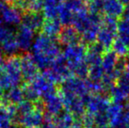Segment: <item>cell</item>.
I'll use <instances>...</instances> for the list:
<instances>
[{
  "instance_id": "cell-10",
  "label": "cell",
  "mask_w": 129,
  "mask_h": 128,
  "mask_svg": "<svg viewBox=\"0 0 129 128\" xmlns=\"http://www.w3.org/2000/svg\"><path fill=\"white\" fill-rule=\"evenodd\" d=\"M21 16L22 14L21 11L12 4H5L0 12L2 23L11 26L21 23Z\"/></svg>"
},
{
  "instance_id": "cell-1",
  "label": "cell",
  "mask_w": 129,
  "mask_h": 128,
  "mask_svg": "<svg viewBox=\"0 0 129 128\" xmlns=\"http://www.w3.org/2000/svg\"><path fill=\"white\" fill-rule=\"evenodd\" d=\"M31 56L39 69H48L60 52V43L56 38L41 33L35 38Z\"/></svg>"
},
{
  "instance_id": "cell-4",
  "label": "cell",
  "mask_w": 129,
  "mask_h": 128,
  "mask_svg": "<svg viewBox=\"0 0 129 128\" xmlns=\"http://www.w3.org/2000/svg\"><path fill=\"white\" fill-rule=\"evenodd\" d=\"M59 92L60 94H70L83 99L89 95L86 79H82L75 76H71L60 83Z\"/></svg>"
},
{
  "instance_id": "cell-34",
  "label": "cell",
  "mask_w": 129,
  "mask_h": 128,
  "mask_svg": "<svg viewBox=\"0 0 129 128\" xmlns=\"http://www.w3.org/2000/svg\"><path fill=\"white\" fill-rule=\"evenodd\" d=\"M85 1L88 3H91V2H93V1H96V0H85ZM101 1H104V0H101Z\"/></svg>"
},
{
  "instance_id": "cell-26",
  "label": "cell",
  "mask_w": 129,
  "mask_h": 128,
  "mask_svg": "<svg viewBox=\"0 0 129 128\" xmlns=\"http://www.w3.org/2000/svg\"><path fill=\"white\" fill-rule=\"evenodd\" d=\"M111 50H113L118 55V56H127V55H128L129 48L119 38H117L112 45Z\"/></svg>"
},
{
  "instance_id": "cell-21",
  "label": "cell",
  "mask_w": 129,
  "mask_h": 128,
  "mask_svg": "<svg viewBox=\"0 0 129 128\" xmlns=\"http://www.w3.org/2000/svg\"><path fill=\"white\" fill-rule=\"evenodd\" d=\"M74 117L68 111H62L55 117L56 128H72Z\"/></svg>"
},
{
  "instance_id": "cell-31",
  "label": "cell",
  "mask_w": 129,
  "mask_h": 128,
  "mask_svg": "<svg viewBox=\"0 0 129 128\" xmlns=\"http://www.w3.org/2000/svg\"><path fill=\"white\" fill-rule=\"evenodd\" d=\"M3 90H4V89H3V87L1 85V82H0V100H1V99L3 98V94H4Z\"/></svg>"
},
{
  "instance_id": "cell-18",
  "label": "cell",
  "mask_w": 129,
  "mask_h": 128,
  "mask_svg": "<svg viewBox=\"0 0 129 128\" xmlns=\"http://www.w3.org/2000/svg\"><path fill=\"white\" fill-rule=\"evenodd\" d=\"M118 56L113 50L108 51L104 54L102 56V61H101V66H102L105 74H114V68L117 63ZM115 75V74H114ZM116 77V75H115Z\"/></svg>"
},
{
  "instance_id": "cell-20",
  "label": "cell",
  "mask_w": 129,
  "mask_h": 128,
  "mask_svg": "<svg viewBox=\"0 0 129 128\" xmlns=\"http://www.w3.org/2000/svg\"><path fill=\"white\" fill-rule=\"evenodd\" d=\"M14 6L24 12H40L43 8V0H18Z\"/></svg>"
},
{
  "instance_id": "cell-28",
  "label": "cell",
  "mask_w": 129,
  "mask_h": 128,
  "mask_svg": "<svg viewBox=\"0 0 129 128\" xmlns=\"http://www.w3.org/2000/svg\"><path fill=\"white\" fill-rule=\"evenodd\" d=\"M11 113H12L8 110V109H6L3 106H0V123H7L11 116Z\"/></svg>"
},
{
  "instance_id": "cell-13",
  "label": "cell",
  "mask_w": 129,
  "mask_h": 128,
  "mask_svg": "<svg viewBox=\"0 0 129 128\" xmlns=\"http://www.w3.org/2000/svg\"><path fill=\"white\" fill-rule=\"evenodd\" d=\"M58 41L60 45L69 46L82 42L81 35L72 25L63 26L58 36Z\"/></svg>"
},
{
  "instance_id": "cell-11",
  "label": "cell",
  "mask_w": 129,
  "mask_h": 128,
  "mask_svg": "<svg viewBox=\"0 0 129 128\" xmlns=\"http://www.w3.org/2000/svg\"><path fill=\"white\" fill-rule=\"evenodd\" d=\"M117 38V28L101 25L98 33L96 42L103 47L106 52L110 51L114 40Z\"/></svg>"
},
{
  "instance_id": "cell-14",
  "label": "cell",
  "mask_w": 129,
  "mask_h": 128,
  "mask_svg": "<svg viewBox=\"0 0 129 128\" xmlns=\"http://www.w3.org/2000/svg\"><path fill=\"white\" fill-rule=\"evenodd\" d=\"M125 7L118 0H104L103 1V15L110 17L119 19L123 12Z\"/></svg>"
},
{
  "instance_id": "cell-25",
  "label": "cell",
  "mask_w": 129,
  "mask_h": 128,
  "mask_svg": "<svg viewBox=\"0 0 129 128\" xmlns=\"http://www.w3.org/2000/svg\"><path fill=\"white\" fill-rule=\"evenodd\" d=\"M105 72L101 65L90 67L88 71L87 79L92 82H101L104 77Z\"/></svg>"
},
{
  "instance_id": "cell-6",
  "label": "cell",
  "mask_w": 129,
  "mask_h": 128,
  "mask_svg": "<svg viewBox=\"0 0 129 128\" xmlns=\"http://www.w3.org/2000/svg\"><path fill=\"white\" fill-rule=\"evenodd\" d=\"M87 47L83 42L66 46L61 53L69 66V69L85 60Z\"/></svg>"
},
{
  "instance_id": "cell-2",
  "label": "cell",
  "mask_w": 129,
  "mask_h": 128,
  "mask_svg": "<svg viewBox=\"0 0 129 128\" xmlns=\"http://www.w3.org/2000/svg\"><path fill=\"white\" fill-rule=\"evenodd\" d=\"M23 81L21 69V58L9 57L0 65V82L3 89L9 90L20 87Z\"/></svg>"
},
{
  "instance_id": "cell-7",
  "label": "cell",
  "mask_w": 129,
  "mask_h": 128,
  "mask_svg": "<svg viewBox=\"0 0 129 128\" xmlns=\"http://www.w3.org/2000/svg\"><path fill=\"white\" fill-rule=\"evenodd\" d=\"M45 17L40 12H24L21 16V24L22 26L32 30L33 32L42 30Z\"/></svg>"
},
{
  "instance_id": "cell-24",
  "label": "cell",
  "mask_w": 129,
  "mask_h": 128,
  "mask_svg": "<svg viewBox=\"0 0 129 128\" xmlns=\"http://www.w3.org/2000/svg\"><path fill=\"white\" fill-rule=\"evenodd\" d=\"M58 20L63 26L72 25L73 20H74V13H72L69 9L66 8L64 6L63 3H61L60 8Z\"/></svg>"
},
{
  "instance_id": "cell-33",
  "label": "cell",
  "mask_w": 129,
  "mask_h": 128,
  "mask_svg": "<svg viewBox=\"0 0 129 128\" xmlns=\"http://www.w3.org/2000/svg\"><path fill=\"white\" fill-rule=\"evenodd\" d=\"M126 107H127V109L129 110V97H128V99H127V103H126Z\"/></svg>"
},
{
  "instance_id": "cell-32",
  "label": "cell",
  "mask_w": 129,
  "mask_h": 128,
  "mask_svg": "<svg viewBox=\"0 0 129 128\" xmlns=\"http://www.w3.org/2000/svg\"><path fill=\"white\" fill-rule=\"evenodd\" d=\"M4 3H3V0H0V12L2 11V8H3V6H4Z\"/></svg>"
},
{
  "instance_id": "cell-5",
  "label": "cell",
  "mask_w": 129,
  "mask_h": 128,
  "mask_svg": "<svg viewBox=\"0 0 129 128\" xmlns=\"http://www.w3.org/2000/svg\"><path fill=\"white\" fill-rule=\"evenodd\" d=\"M29 87L31 88L38 100H43L58 92L56 84L47 79L43 74H39L31 82H29Z\"/></svg>"
},
{
  "instance_id": "cell-35",
  "label": "cell",
  "mask_w": 129,
  "mask_h": 128,
  "mask_svg": "<svg viewBox=\"0 0 129 128\" xmlns=\"http://www.w3.org/2000/svg\"><path fill=\"white\" fill-rule=\"evenodd\" d=\"M58 1H59L60 3H61V2L64 3V2H66V1H68V0H58Z\"/></svg>"
},
{
  "instance_id": "cell-17",
  "label": "cell",
  "mask_w": 129,
  "mask_h": 128,
  "mask_svg": "<svg viewBox=\"0 0 129 128\" xmlns=\"http://www.w3.org/2000/svg\"><path fill=\"white\" fill-rule=\"evenodd\" d=\"M62 25L58 19H45L42 31L43 33L51 38H58L62 29Z\"/></svg>"
},
{
  "instance_id": "cell-22",
  "label": "cell",
  "mask_w": 129,
  "mask_h": 128,
  "mask_svg": "<svg viewBox=\"0 0 129 128\" xmlns=\"http://www.w3.org/2000/svg\"><path fill=\"white\" fill-rule=\"evenodd\" d=\"M117 38L129 48V21L118 19L117 26Z\"/></svg>"
},
{
  "instance_id": "cell-9",
  "label": "cell",
  "mask_w": 129,
  "mask_h": 128,
  "mask_svg": "<svg viewBox=\"0 0 129 128\" xmlns=\"http://www.w3.org/2000/svg\"><path fill=\"white\" fill-rule=\"evenodd\" d=\"M16 41L20 51L27 52L31 50L35 42V32L21 25L16 33Z\"/></svg>"
},
{
  "instance_id": "cell-15",
  "label": "cell",
  "mask_w": 129,
  "mask_h": 128,
  "mask_svg": "<svg viewBox=\"0 0 129 128\" xmlns=\"http://www.w3.org/2000/svg\"><path fill=\"white\" fill-rule=\"evenodd\" d=\"M60 5L58 0H43L42 13L45 19H58Z\"/></svg>"
},
{
  "instance_id": "cell-12",
  "label": "cell",
  "mask_w": 129,
  "mask_h": 128,
  "mask_svg": "<svg viewBox=\"0 0 129 128\" xmlns=\"http://www.w3.org/2000/svg\"><path fill=\"white\" fill-rule=\"evenodd\" d=\"M43 104L44 109H46L51 115H57L62 112V109L64 108L62 97L59 92L43 99Z\"/></svg>"
},
{
  "instance_id": "cell-8",
  "label": "cell",
  "mask_w": 129,
  "mask_h": 128,
  "mask_svg": "<svg viewBox=\"0 0 129 128\" xmlns=\"http://www.w3.org/2000/svg\"><path fill=\"white\" fill-rule=\"evenodd\" d=\"M21 69L22 79L26 82H31L39 75V69L29 54L21 57Z\"/></svg>"
},
{
  "instance_id": "cell-27",
  "label": "cell",
  "mask_w": 129,
  "mask_h": 128,
  "mask_svg": "<svg viewBox=\"0 0 129 128\" xmlns=\"http://www.w3.org/2000/svg\"><path fill=\"white\" fill-rule=\"evenodd\" d=\"M115 85L129 97V76L128 75L123 73L116 80Z\"/></svg>"
},
{
  "instance_id": "cell-3",
  "label": "cell",
  "mask_w": 129,
  "mask_h": 128,
  "mask_svg": "<svg viewBox=\"0 0 129 128\" xmlns=\"http://www.w3.org/2000/svg\"><path fill=\"white\" fill-rule=\"evenodd\" d=\"M43 74L55 84H60L68 77L72 76L68 64L62 54H60L54 60L52 65L48 69L43 71Z\"/></svg>"
},
{
  "instance_id": "cell-16",
  "label": "cell",
  "mask_w": 129,
  "mask_h": 128,
  "mask_svg": "<svg viewBox=\"0 0 129 128\" xmlns=\"http://www.w3.org/2000/svg\"><path fill=\"white\" fill-rule=\"evenodd\" d=\"M2 100H3L7 104H14V105L16 104L17 105V104L25 100L23 88L20 87H16L9 90H7V92L3 94L1 101Z\"/></svg>"
},
{
  "instance_id": "cell-36",
  "label": "cell",
  "mask_w": 129,
  "mask_h": 128,
  "mask_svg": "<svg viewBox=\"0 0 129 128\" xmlns=\"http://www.w3.org/2000/svg\"><path fill=\"white\" fill-rule=\"evenodd\" d=\"M1 63H2V60H0V65H1Z\"/></svg>"
},
{
  "instance_id": "cell-29",
  "label": "cell",
  "mask_w": 129,
  "mask_h": 128,
  "mask_svg": "<svg viewBox=\"0 0 129 128\" xmlns=\"http://www.w3.org/2000/svg\"><path fill=\"white\" fill-rule=\"evenodd\" d=\"M118 1H119L124 7L129 6V0H118Z\"/></svg>"
},
{
  "instance_id": "cell-37",
  "label": "cell",
  "mask_w": 129,
  "mask_h": 128,
  "mask_svg": "<svg viewBox=\"0 0 129 128\" xmlns=\"http://www.w3.org/2000/svg\"><path fill=\"white\" fill-rule=\"evenodd\" d=\"M128 57H129V51H128Z\"/></svg>"
},
{
  "instance_id": "cell-30",
  "label": "cell",
  "mask_w": 129,
  "mask_h": 128,
  "mask_svg": "<svg viewBox=\"0 0 129 128\" xmlns=\"http://www.w3.org/2000/svg\"><path fill=\"white\" fill-rule=\"evenodd\" d=\"M125 73L127 75L129 76V57H128V60H127V65H126V68H125Z\"/></svg>"
},
{
  "instance_id": "cell-19",
  "label": "cell",
  "mask_w": 129,
  "mask_h": 128,
  "mask_svg": "<svg viewBox=\"0 0 129 128\" xmlns=\"http://www.w3.org/2000/svg\"><path fill=\"white\" fill-rule=\"evenodd\" d=\"M21 118V122L25 124V126L29 127H34L35 126H38L41 123L43 120V113H42L41 109H39L35 104V109H33L32 111H30V112L24 114Z\"/></svg>"
},
{
  "instance_id": "cell-23",
  "label": "cell",
  "mask_w": 129,
  "mask_h": 128,
  "mask_svg": "<svg viewBox=\"0 0 129 128\" xmlns=\"http://www.w3.org/2000/svg\"><path fill=\"white\" fill-rule=\"evenodd\" d=\"M63 4L71 12L74 13V15L75 13L88 9V3L85 0H68Z\"/></svg>"
}]
</instances>
